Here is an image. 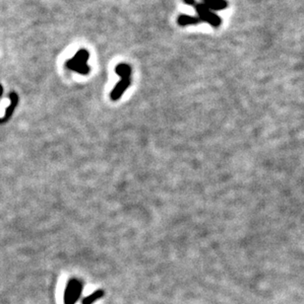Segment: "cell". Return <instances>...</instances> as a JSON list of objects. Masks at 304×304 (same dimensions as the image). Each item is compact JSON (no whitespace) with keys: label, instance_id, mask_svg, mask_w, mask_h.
I'll return each instance as SVG.
<instances>
[{"label":"cell","instance_id":"8992f818","mask_svg":"<svg viewBox=\"0 0 304 304\" xmlns=\"http://www.w3.org/2000/svg\"><path fill=\"white\" fill-rule=\"evenodd\" d=\"M201 23V20L197 17L190 16V15H180L177 18V24L180 26H188V25H197Z\"/></svg>","mask_w":304,"mask_h":304},{"label":"cell","instance_id":"6da1fadb","mask_svg":"<svg viewBox=\"0 0 304 304\" xmlns=\"http://www.w3.org/2000/svg\"><path fill=\"white\" fill-rule=\"evenodd\" d=\"M89 53L87 50H80L76 53V55L69 60L66 61V66L68 69L76 71L80 74L86 75L90 71V67L87 64V61L89 59Z\"/></svg>","mask_w":304,"mask_h":304},{"label":"cell","instance_id":"277c9868","mask_svg":"<svg viewBox=\"0 0 304 304\" xmlns=\"http://www.w3.org/2000/svg\"><path fill=\"white\" fill-rule=\"evenodd\" d=\"M131 84V77H122L121 80L115 86L114 90L111 93V98L114 101H117L120 99L122 94L127 90V88Z\"/></svg>","mask_w":304,"mask_h":304},{"label":"cell","instance_id":"3957f363","mask_svg":"<svg viewBox=\"0 0 304 304\" xmlns=\"http://www.w3.org/2000/svg\"><path fill=\"white\" fill-rule=\"evenodd\" d=\"M83 290V285L80 280L72 278L68 281L67 287L64 293V303L65 304H75L80 298Z\"/></svg>","mask_w":304,"mask_h":304},{"label":"cell","instance_id":"9c48e42d","mask_svg":"<svg viewBox=\"0 0 304 304\" xmlns=\"http://www.w3.org/2000/svg\"><path fill=\"white\" fill-rule=\"evenodd\" d=\"M10 100H11L10 107H8L6 109V116H7V118L13 113V111L16 108V105L18 103V96H17V94L16 93H11L10 94Z\"/></svg>","mask_w":304,"mask_h":304},{"label":"cell","instance_id":"7a4b0ae2","mask_svg":"<svg viewBox=\"0 0 304 304\" xmlns=\"http://www.w3.org/2000/svg\"><path fill=\"white\" fill-rule=\"evenodd\" d=\"M193 7L201 22H206L211 26H213L214 28H218L222 25V18L203 2L201 3L196 2L193 5Z\"/></svg>","mask_w":304,"mask_h":304},{"label":"cell","instance_id":"52a82bcc","mask_svg":"<svg viewBox=\"0 0 304 304\" xmlns=\"http://www.w3.org/2000/svg\"><path fill=\"white\" fill-rule=\"evenodd\" d=\"M116 73L120 76V78L122 77H131V73H132V69L131 66L127 63H119L116 66Z\"/></svg>","mask_w":304,"mask_h":304},{"label":"cell","instance_id":"ba28073f","mask_svg":"<svg viewBox=\"0 0 304 304\" xmlns=\"http://www.w3.org/2000/svg\"><path fill=\"white\" fill-rule=\"evenodd\" d=\"M104 294H105L104 290L98 289V290L93 292L92 294H90L89 296L85 297V298L83 299V301H82V304H93V303H94L96 300H98L99 298L103 297Z\"/></svg>","mask_w":304,"mask_h":304},{"label":"cell","instance_id":"8fae6325","mask_svg":"<svg viewBox=\"0 0 304 304\" xmlns=\"http://www.w3.org/2000/svg\"><path fill=\"white\" fill-rule=\"evenodd\" d=\"M2 94H3V88H2L1 84H0V97L2 96Z\"/></svg>","mask_w":304,"mask_h":304},{"label":"cell","instance_id":"5b68a950","mask_svg":"<svg viewBox=\"0 0 304 304\" xmlns=\"http://www.w3.org/2000/svg\"><path fill=\"white\" fill-rule=\"evenodd\" d=\"M202 2L207 5L212 11H222L229 6L226 0H202Z\"/></svg>","mask_w":304,"mask_h":304},{"label":"cell","instance_id":"30bf717a","mask_svg":"<svg viewBox=\"0 0 304 304\" xmlns=\"http://www.w3.org/2000/svg\"><path fill=\"white\" fill-rule=\"evenodd\" d=\"M183 2H184L186 5H190V6H193V5L196 3L195 0H183Z\"/></svg>","mask_w":304,"mask_h":304}]
</instances>
